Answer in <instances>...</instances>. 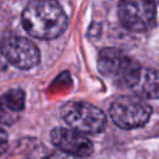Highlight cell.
<instances>
[{
	"label": "cell",
	"instance_id": "4",
	"mask_svg": "<svg viewBox=\"0 0 159 159\" xmlns=\"http://www.w3.org/2000/svg\"><path fill=\"white\" fill-rule=\"evenodd\" d=\"M63 119L71 129L82 134H96L104 129L107 119L104 113L96 106L86 102L68 104L63 109Z\"/></svg>",
	"mask_w": 159,
	"mask_h": 159
},
{
	"label": "cell",
	"instance_id": "12",
	"mask_svg": "<svg viewBox=\"0 0 159 159\" xmlns=\"http://www.w3.org/2000/svg\"><path fill=\"white\" fill-rule=\"evenodd\" d=\"M7 65H9V62L6 60V56H5V52H4V48H2V45L0 41V71H4L7 67Z\"/></svg>",
	"mask_w": 159,
	"mask_h": 159
},
{
	"label": "cell",
	"instance_id": "6",
	"mask_svg": "<svg viewBox=\"0 0 159 159\" xmlns=\"http://www.w3.org/2000/svg\"><path fill=\"white\" fill-rule=\"evenodd\" d=\"M6 60L21 70H30L40 61V52L34 42L21 36H7L1 41Z\"/></svg>",
	"mask_w": 159,
	"mask_h": 159
},
{
	"label": "cell",
	"instance_id": "7",
	"mask_svg": "<svg viewBox=\"0 0 159 159\" xmlns=\"http://www.w3.org/2000/svg\"><path fill=\"white\" fill-rule=\"evenodd\" d=\"M52 143L60 149V152L70 154L72 157H88L93 152L91 140L82 133L68 128H55L51 132Z\"/></svg>",
	"mask_w": 159,
	"mask_h": 159
},
{
	"label": "cell",
	"instance_id": "1",
	"mask_svg": "<svg viewBox=\"0 0 159 159\" xmlns=\"http://www.w3.org/2000/svg\"><path fill=\"white\" fill-rule=\"evenodd\" d=\"M25 31L41 40L58 37L67 27V16L56 0H32L22 11Z\"/></svg>",
	"mask_w": 159,
	"mask_h": 159
},
{
	"label": "cell",
	"instance_id": "10",
	"mask_svg": "<svg viewBox=\"0 0 159 159\" xmlns=\"http://www.w3.org/2000/svg\"><path fill=\"white\" fill-rule=\"evenodd\" d=\"M17 119V114L9 111L7 108H5L2 106V103L0 102V123L2 124H11Z\"/></svg>",
	"mask_w": 159,
	"mask_h": 159
},
{
	"label": "cell",
	"instance_id": "5",
	"mask_svg": "<svg viewBox=\"0 0 159 159\" xmlns=\"http://www.w3.org/2000/svg\"><path fill=\"white\" fill-rule=\"evenodd\" d=\"M118 17L122 25L134 32H143L155 24L157 7L154 0H120Z\"/></svg>",
	"mask_w": 159,
	"mask_h": 159
},
{
	"label": "cell",
	"instance_id": "11",
	"mask_svg": "<svg viewBox=\"0 0 159 159\" xmlns=\"http://www.w3.org/2000/svg\"><path fill=\"white\" fill-rule=\"evenodd\" d=\"M7 144H9L7 134H6V132L0 127V155L5 153V150L7 149Z\"/></svg>",
	"mask_w": 159,
	"mask_h": 159
},
{
	"label": "cell",
	"instance_id": "8",
	"mask_svg": "<svg viewBox=\"0 0 159 159\" xmlns=\"http://www.w3.org/2000/svg\"><path fill=\"white\" fill-rule=\"evenodd\" d=\"M132 89L140 98H159V71L152 68H140L139 76Z\"/></svg>",
	"mask_w": 159,
	"mask_h": 159
},
{
	"label": "cell",
	"instance_id": "9",
	"mask_svg": "<svg viewBox=\"0 0 159 159\" xmlns=\"http://www.w3.org/2000/svg\"><path fill=\"white\" fill-rule=\"evenodd\" d=\"M0 102L5 108L17 114L25 107V93L22 89L19 88L10 89L0 98Z\"/></svg>",
	"mask_w": 159,
	"mask_h": 159
},
{
	"label": "cell",
	"instance_id": "13",
	"mask_svg": "<svg viewBox=\"0 0 159 159\" xmlns=\"http://www.w3.org/2000/svg\"><path fill=\"white\" fill-rule=\"evenodd\" d=\"M47 159H76V158L72 157V155H70V154L62 153V152H56V153L51 154Z\"/></svg>",
	"mask_w": 159,
	"mask_h": 159
},
{
	"label": "cell",
	"instance_id": "2",
	"mask_svg": "<svg viewBox=\"0 0 159 159\" xmlns=\"http://www.w3.org/2000/svg\"><path fill=\"white\" fill-rule=\"evenodd\" d=\"M140 66L118 48H103L98 55V70L119 87L132 88L139 76Z\"/></svg>",
	"mask_w": 159,
	"mask_h": 159
},
{
	"label": "cell",
	"instance_id": "3",
	"mask_svg": "<svg viewBox=\"0 0 159 159\" xmlns=\"http://www.w3.org/2000/svg\"><path fill=\"white\" fill-rule=\"evenodd\" d=\"M109 116L117 127L134 129L143 127L149 120L152 108L138 96H123L111 104Z\"/></svg>",
	"mask_w": 159,
	"mask_h": 159
}]
</instances>
